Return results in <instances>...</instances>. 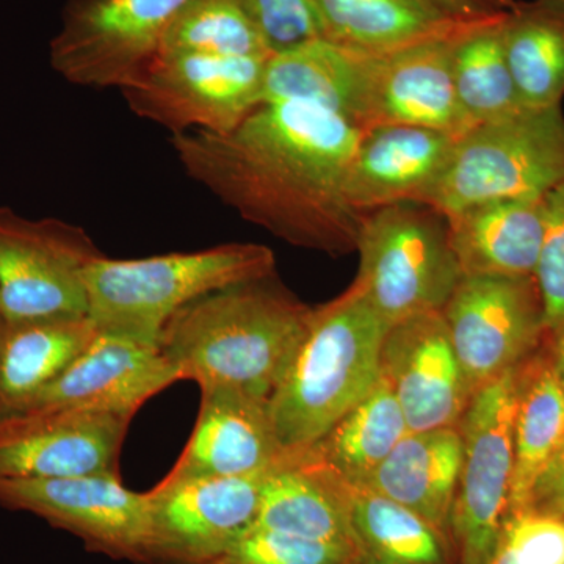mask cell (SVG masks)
<instances>
[{"instance_id": "cell-38", "label": "cell", "mask_w": 564, "mask_h": 564, "mask_svg": "<svg viewBox=\"0 0 564 564\" xmlns=\"http://www.w3.org/2000/svg\"><path fill=\"white\" fill-rule=\"evenodd\" d=\"M491 564H518L511 552L508 551L507 545L503 541H500L499 549H497L496 555H494Z\"/></svg>"}, {"instance_id": "cell-20", "label": "cell", "mask_w": 564, "mask_h": 564, "mask_svg": "<svg viewBox=\"0 0 564 564\" xmlns=\"http://www.w3.org/2000/svg\"><path fill=\"white\" fill-rule=\"evenodd\" d=\"M254 525L345 545L358 554L348 511V481L311 447L289 451L267 475Z\"/></svg>"}, {"instance_id": "cell-9", "label": "cell", "mask_w": 564, "mask_h": 564, "mask_svg": "<svg viewBox=\"0 0 564 564\" xmlns=\"http://www.w3.org/2000/svg\"><path fill=\"white\" fill-rule=\"evenodd\" d=\"M462 29L383 54L348 50L351 70L344 120L359 131L386 124L421 126L455 139L470 131L473 124L459 107L452 77V46Z\"/></svg>"}, {"instance_id": "cell-34", "label": "cell", "mask_w": 564, "mask_h": 564, "mask_svg": "<svg viewBox=\"0 0 564 564\" xmlns=\"http://www.w3.org/2000/svg\"><path fill=\"white\" fill-rule=\"evenodd\" d=\"M502 541L518 564H564V519L533 513L508 518Z\"/></svg>"}, {"instance_id": "cell-24", "label": "cell", "mask_w": 564, "mask_h": 564, "mask_svg": "<svg viewBox=\"0 0 564 564\" xmlns=\"http://www.w3.org/2000/svg\"><path fill=\"white\" fill-rule=\"evenodd\" d=\"M98 334L88 315L0 325V414L28 402L68 369Z\"/></svg>"}, {"instance_id": "cell-21", "label": "cell", "mask_w": 564, "mask_h": 564, "mask_svg": "<svg viewBox=\"0 0 564 564\" xmlns=\"http://www.w3.org/2000/svg\"><path fill=\"white\" fill-rule=\"evenodd\" d=\"M543 199L478 204L445 217L463 276H534L544 237Z\"/></svg>"}, {"instance_id": "cell-26", "label": "cell", "mask_w": 564, "mask_h": 564, "mask_svg": "<svg viewBox=\"0 0 564 564\" xmlns=\"http://www.w3.org/2000/svg\"><path fill=\"white\" fill-rule=\"evenodd\" d=\"M502 36L522 106H562L564 0H513L502 21Z\"/></svg>"}, {"instance_id": "cell-31", "label": "cell", "mask_w": 564, "mask_h": 564, "mask_svg": "<svg viewBox=\"0 0 564 564\" xmlns=\"http://www.w3.org/2000/svg\"><path fill=\"white\" fill-rule=\"evenodd\" d=\"M203 564H359V556L345 545L252 525Z\"/></svg>"}, {"instance_id": "cell-16", "label": "cell", "mask_w": 564, "mask_h": 564, "mask_svg": "<svg viewBox=\"0 0 564 564\" xmlns=\"http://www.w3.org/2000/svg\"><path fill=\"white\" fill-rule=\"evenodd\" d=\"M177 381L180 372L158 345L98 332L65 372L6 414L102 411L135 417L144 403Z\"/></svg>"}, {"instance_id": "cell-29", "label": "cell", "mask_w": 564, "mask_h": 564, "mask_svg": "<svg viewBox=\"0 0 564 564\" xmlns=\"http://www.w3.org/2000/svg\"><path fill=\"white\" fill-rule=\"evenodd\" d=\"M503 18L466 25L456 33L452 46L456 99L473 128L525 109L505 54Z\"/></svg>"}, {"instance_id": "cell-1", "label": "cell", "mask_w": 564, "mask_h": 564, "mask_svg": "<svg viewBox=\"0 0 564 564\" xmlns=\"http://www.w3.org/2000/svg\"><path fill=\"white\" fill-rule=\"evenodd\" d=\"M361 131L310 102H263L228 133L172 137L191 180L282 242L325 254L358 248L362 212L347 181Z\"/></svg>"}, {"instance_id": "cell-18", "label": "cell", "mask_w": 564, "mask_h": 564, "mask_svg": "<svg viewBox=\"0 0 564 564\" xmlns=\"http://www.w3.org/2000/svg\"><path fill=\"white\" fill-rule=\"evenodd\" d=\"M456 139L421 126L386 124L361 131L348 172V202L367 214L403 203H429Z\"/></svg>"}, {"instance_id": "cell-23", "label": "cell", "mask_w": 564, "mask_h": 564, "mask_svg": "<svg viewBox=\"0 0 564 564\" xmlns=\"http://www.w3.org/2000/svg\"><path fill=\"white\" fill-rule=\"evenodd\" d=\"M563 443L564 388L547 334L540 348L516 367L514 466L507 519L524 513L534 478Z\"/></svg>"}, {"instance_id": "cell-17", "label": "cell", "mask_w": 564, "mask_h": 564, "mask_svg": "<svg viewBox=\"0 0 564 564\" xmlns=\"http://www.w3.org/2000/svg\"><path fill=\"white\" fill-rule=\"evenodd\" d=\"M380 372L395 393L410 432L459 426L474 397L443 311L389 326Z\"/></svg>"}, {"instance_id": "cell-6", "label": "cell", "mask_w": 564, "mask_h": 564, "mask_svg": "<svg viewBox=\"0 0 564 564\" xmlns=\"http://www.w3.org/2000/svg\"><path fill=\"white\" fill-rule=\"evenodd\" d=\"M563 181L562 106L524 109L456 139L426 206L448 217L478 204L544 198Z\"/></svg>"}, {"instance_id": "cell-25", "label": "cell", "mask_w": 564, "mask_h": 564, "mask_svg": "<svg viewBox=\"0 0 564 564\" xmlns=\"http://www.w3.org/2000/svg\"><path fill=\"white\" fill-rule=\"evenodd\" d=\"M325 41L364 54H383L451 35L463 25L421 0H311Z\"/></svg>"}, {"instance_id": "cell-30", "label": "cell", "mask_w": 564, "mask_h": 564, "mask_svg": "<svg viewBox=\"0 0 564 564\" xmlns=\"http://www.w3.org/2000/svg\"><path fill=\"white\" fill-rule=\"evenodd\" d=\"M272 57L237 0H188L166 33L159 54Z\"/></svg>"}, {"instance_id": "cell-12", "label": "cell", "mask_w": 564, "mask_h": 564, "mask_svg": "<svg viewBox=\"0 0 564 564\" xmlns=\"http://www.w3.org/2000/svg\"><path fill=\"white\" fill-rule=\"evenodd\" d=\"M0 505L39 516L96 554L150 564L148 496L122 485L120 475L0 477Z\"/></svg>"}, {"instance_id": "cell-5", "label": "cell", "mask_w": 564, "mask_h": 564, "mask_svg": "<svg viewBox=\"0 0 564 564\" xmlns=\"http://www.w3.org/2000/svg\"><path fill=\"white\" fill-rule=\"evenodd\" d=\"M356 252L359 270L351 285L389 326L443 311L463 280L447 218L426 204L367 212Z\"/></svg>"}, {"instance_id": "cell-11", "label": "cell", "mask_w": 564, "mask_h": 564, "mask_svg": "<svg viewBox=\"0 0 564 564\" xmlns=\"http://www.w3.org/2000/svg\"><path fill=\"white\" fill-rule=\"evenodd\" d=\"M188 0H73L51 41L52 68L69 84L118 88L155 57Z\"/></svg>"}, {"instance_id": "cell-4", "label": "cell", "mask_w": 564, "mask_h": 564, "mask_svg": "<svg viewBox=\"0 0 564 564\" xmlns=\"http://www.w3.org/2000/svg\"><path fill=\"white\" fill-rule=\"evenodd\" d=\"M276 274L265 245L226 243L207 250L93 263L87 273L88 317L98 332L158 345L174 314L212 292Z\"/></svg>"}, {"instance_id": "cell-15", "label": "cell", "mask_w": 564, "mask_h": 564, "mask_svg": "<svg viewBox=\"0 0 564 564\" xmlns=\"http://www.w3.org/2000/svg\"><path fill=\"white\" fill-rule=\"evenodd\" d=\"M132 419L102 411L0 415V477L120 475Z\"/></svg>"}, {"instance_id": "cell-33", "label": "cell", "mask_w": 564, "mask_h": 564, "mask_svg": "<svg viewBox=\"0 0 564 564\" xmlns=\"http://www.w3.org/2000/svg\"><path fill=\"white\" fill-rule=\"evenodd\" d=\"M544 237L536 280L543 300L545 332L564 322V181L544 196Z\"/></svg>"}, {"instance_id": "cell-2", "label": "cell", "mask_w": 564, "mask_h": 564, "mask_svg": "<svg viewBox=\"0 0 564 564\" xmlns=\"http://www.w3.org/2000/svg\"><path fill=\"white\" fill-rule=\"evenodd\" d=\"M313 307L276 274L212 292L173 315L159 348L181 380L269 399L299 347Z\"/></svg>"}, {"instance_id": "cell-7", "label": "cell", "mask_w": 564, "mask_h": 564, "mask_svg": "<svg viewBox=\"0 0 564 564\" xmlns=\"http://www.w3.org/2000/svg\"><path fill=\"white\" fill-rule=\"evenodd\" d=\"M516 369L475 392L462 422L463 464L451 519L456 564H491L513 480Z\"/></svg>"}, {"instance_id": "cell-13", "label": "cell", "mask_w": 564, "mask_h": 564, "mask_svg": "<svg viewBox=\"0 0 564 564\" xmlns=\"http://www.w3.org/2000/svg\"><path fill=\"white\" fill-rule=\"evenodd\" d=\"M443 315L474 395L525 361L547 336L534 276H463Z\"/></svg>"}, {"instance_id": "cell-8", "label": "cell", "mask_w": 564, "mask_h": 564, "mask_svg": "<svg viewBox=\"0 0 564 564\" xmlns=\"http://www.w3.org/2000/svg\"><path fill=\"white\" fill-rule=\"evenodd\" d=\"M269 58L159 54L120 91L137 117L172 135L228 133L262 106Z\"/></svg>"}, {"instance_id": "cell-37", "label": "cell", "mask_w": 564, "mask_h": 564, "mask_svg": "<svg viewBox=\"0 0 564 564\" xmlns=\"http://www.w3.org/2000/svg\"><path fill=\"white\" fill-rule=\"evenodd\" d=\"M549 334V347H551L552 362L556 377L564 388V322L555 332Z\"/></svg>"}, {"instance_id": "cell-39", "label": "cell", "mask_w": 564, "mask_h": 564, "mask_svg": "<svg viewBox=\"0 0 564 564\" xmlns=\"http://www.w3.org/2000/svg\"><path fill=\"white\" fill-rule=\"evenodd\" d=\"M2 322H3V317H2V314H0V325H2Z\"/></svg>"}, {"instance_id": "cell-3", "label": "cell", "mask_w": 564, "mask_h": 564, "mask_svg": "<svg viewBox=\"0 0 564 564\" xmlns=\"http://www.w3.org/2000/svg\"><path fill=\"white\" fill-rule=\"evenodd\" d=\"M388 322L350 288L313 307L306 332L270 397L285 451L313 447L380 380Z\"/></svg>"}, {"instance_id": "cell-32", "label": "cell", "mask_w": 564, "mask_h": 564, "mask_svg": "<svg viewBox=\"0 0 564 564\" xmlns=\"http://www.w3.org/2000/svg\"><path fill=\"white\" fill-rule=\"evenodd\" d=\"M270 54L325 40L311 0H237Z\"/></svg>"}, {"instance_id": "cell-35", "label": "cell", "mask_w": 564, "mask_h": 564, "mask_svg": "<svg viewBox=\"0 0 564 564\" xmlns=\"http://www.w3.org/2000/svg\"><path fill=\"white\" fill-rule=\"evenodd\" d=\"M524 513L564 519V444L534 478Z\"/></svg>"}, {"instance_id": "cell-14", "label": "cell", "mask_w": 564, "mask_h": 564, "mask_svg": "<svg viewBox=\"0 0 564 564\" xmlns=\"http://www.w3.org/2000/svg\"><path fill=\"white\" fill-rule=\"evenodd\" d=\"M274 466L243 477H163L147 491L150 564H203L220 554L254 525Z\"/></svg>"}, {"instance_id": "cell-28", "label": "cell", "mask_w": 564, "mask_h": 564, "mask_svg": "<svg viewBox=\"0 0 564 564\" xmlns=\"http://www.w3.org/2000/svg\"><path fill=\"white\" fill-rule=\"evenodd\" d=\"M408 433L402 406L380 377L372 391L311 448L345 481L361 486Z\"/></svg>"}, {"instance_id": "cell-40", "label": "cell", "mask_w": 564, "mask_h": 564, "mask_svg": "<svg viewBox=\"0 0 564 564\" xmlns=\"http://www.w3.org/2000/svg\"><path fill=\"white\" fill-rule=\"evenodd\" d=\"M564 444V443H563Z\"/></svg>"}, {"instance_id": "cell-10", "label": "cell", "mask_w": 564, "mask_h": 564, "mask_svg": "<svg viewBox=\"0 0 564 564\" xmlns=\"http://www.w3.org/2000/svg\"><path fill=\"white\" fill-rule=\"evenodd\" d=\"M102 256L80 226L0 207L3 321L88 315L87 273Z\"/></svg>"}, {"instance_id": "cell-27", "label": "cell", "mask_w": 564, "mask_h": 564, "mask_svg": "<svg viewBox=\"0 0 564 564\" xmlns=\"http://www.w3.org/2000/svg\"><path fill=\"white\" fill-rule=\"evenodd\" d=\"M359 564H456L447 534L389 497L348 484Z\"/></svg>"}, {"instance_id": "cell-36", "label": "cell", "mask_w": 564, "mask_h": 564, "mask_svg": "<svg viewBox=\"0 0 564 564\" xmlns=\"http://www.w3.org/2000/svg\"><path fill=\"white\" fill-rule=\"evenodd\" d=\"M459 24L502 20L513 0H421Z\"/></svg>"}, {"instance_id": "cell-19", "label": "cell", "mask_w": 564, "mask_h": 564, "mask_svg": "<svg viewBox=\"0 0 564 564\" xmlns=\"http://www.w3.org/2000/svg\"><path fill=\"white\" fill-rule=\"evenodd\" d=\"M269 399L228 389L202 391L191 440L165 478L243 477L280 463Z\"/></svg>"}, {"instance_id": "cell-22", "label": "cell", "mask_w": 564, "mask_h": 564, "mask_svg": "<svg viewBox=\"0 0 564 564\" xmlns=\"http://www.w3.org/2000/svg\"><path fill=\"white\" fill-rule=\"evenodd\" d=\"M462 464L458 426L410 432L361 486L410 508L451 538Z\"/></svg>"}]
</instances>
